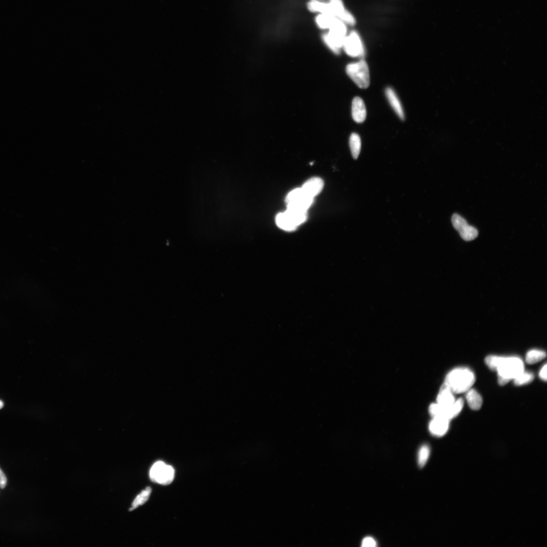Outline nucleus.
<instances>
[{
  "label": "nucleus",
  "mask_w": 547,
  "mask_h": 547,
  "mask_svg": "<svg viewBox=\"0 0 547 547\" xmlns=\"http://www.w3.org/2000/svg\"><path fill=\"white\" fill-rule=\"evenodd\" d=\"M485 362L491 370L497 372L498 382L501 386L514 380L525 371L524 363L518 357L490 355L486 358Z\"/></svg>",
  "instance_id": "obj_1"
},
{
  "label": "nucleus",
  "mask_w": 547,
  "mask_h": 547,
  "mask_svg": "<svg viewBox=\"0 0 547 547\" xmlns=\"http://www.w3.org/2000/svg\"><path fill=\"white\" fill-rule=\"evenodd\" d=\"M475 382L474 373L468 368L461 367L452 370L447 375L445 384L454 394H461L471 389Z\"/></svg>",
  "instance_id": "obj_2"
},
{
  "label": "nucleus",
  "mask_w": 547,
  "mask_h": 547,
  "mask_svg": "<svg viewBox=\"0 0 547 547\" xmlns=\"http://www.w3.org/2000/svg\"><path fill=\"white\" fill-rule=\"evenodd\" d=\"M307 211L287 208L276 217V223L280 229L286 231H294L307 220Z\"/></svg>",
  "instance_id": "obj_3"
},
{
  "label": "nucleus",
  "mask_w": 547,
  "mask_h": 547,
  "mask_svg": "<svg viewBox=\"0 0 547 547\" xmlns=\"http://www.w3.org/2000/svg\"><path fill=\"white\" fill-rule=\"evenodd\" d=\"M346 72L348 76L360 88L366 89L370 84V70L367 62L363 59L347 65Z\"/></svg>",
  "instance_id": "obj_4"
},
{
  "label": "nucleus",
  "mask_w": 547,
  "mask_h": 547,
  "mask_svg": "<svg viewBox=\"0 0 547 547\" xmlns=\"http://www.w3.org/2000/svg\"><path fill=\"white\" fill-rule=\"evenodd\" d=\"M314 200V198L306 195L301 188L291 191L287 195L285 202L287 208L307 211L313 203Z\"/></svg>",
  "instance_id": "obj_5"
},
{
  "label": "nucleus",
  "mask_w": 547,
  "mask_h": 547,
  "mask_svg": "<svg viewBox=\"0 0 547 547\" xmlns=\"http://www.w3.org/2000/svg\"><path fill=\"white\" fill-rule=\"evenodd\" d=\"M150 477L153 482L167 486L170 485L174 480V470L171 466L162 461H159L151 468Z\"/></svg>",
  "instance_id": "obj_6"
},
{
  "label": "nucleus",
  "mask_w": 547,
  "mask_h": 547,
  "mask_svg": "<svg viewBox=\"0 0 547 547\" xmlns=\"http://www.w3.org/2000/svg\"><path fill=\"white\" fill-rule=\"evenodd\" d=\"M464 406V399L459 398L456 400L452 406L448 408H443L437 403L432 404L430 406L429 412L433 417H441L451 421L461 413Z\"/></svg>",
  "instance_id": "obj_7"
},
{
  "label": "nucleus",
  "mask_w": 547,
  "mask_h": 547,
  "mask_svg": "<svg viewBox=\"0 0 547 547\" xmlns=\"http://www.w3.org/2000/svg\"><path fill=\"white\" fill-rule=\"evenodd\" d=\"M452 222L454 228L459 233L462 238L466 241H470L477 238L478 230L469 226L465 219L458 214H453Z\"/></svg>",
  "instance_id": "obj_8"
},
{
  "label": "nucleus",
  "mask_w": 547,
  "mask_h": 547,
  "mask_svg": "<svg viewBox=\"0 0 547 547\" xmlns=\"http://www.w3.org/2000/svg\"><path fill=\"white\" fill-rule=\"evenodd\" d=\"M343 47L346 53L351 57L362 56L364 50L358 34L352 32L346 36Z\"/></svg>",
  "instance_id": "obj_9"
},
{
  "label": "nucleus",
  "mask_w": 547,
  "mask_h": 547,
  "mask_svg": "<svg viewBox=\"0 0 547 547\" xmlns=\"http://www.w3.org/2000/svg\"><path fill=\"white\" fill-rule=\"evenodd\" d=\"M334 11V15L344 22L351 25L355 23L353 16L344 6L342 0H330Z\"/></svg>",
  "instance_id": "obj_10"
},
{
  "label": "nucleus",
  "mask_w": 547,
  "mask_h": 547,
  "mask_svg": "<svg viewBox=\"0 0 547 547\" xmlns=\"http://www.w3.org/2000/svg\"><path fill=\"white\" fill-rule=\"evenodd\" d=\"M429 425L431 433L436 437L444 436L450 428V420L441 417H433Z\"/></svg>",
  "instance_id": "obj_11"
},
{
  "label": "nucleus",
  "mask_w": 547,
  "mask_h": 547,
  "mask_svg": "<svg viewBox=\"0 0 547 547\" xmlns=\"http://www.w3.org/2000/svg\"><path fill=\"white\" fill-rule=\"evenodd\" d=\"M324 181L320 177H314L306 181L301 188L308 196L314 198L322 191Z\"/></svg>",
  "instance_id": "obj_12"
},
{
  "label": "nucleus",
  "mask_w": 547,
  "mask_h": 547,
  "mask_svg": "<svg viewBox=\"0 0 547 547\" xmlns=\"http://www.w3.org/2000/svg\"><path fill=\"white\" fill-rule=\"evenodd\" d=\"M367 109L362 99L355 97L352 104V115L353 120L358 123H361L366 120L367 118Z\"/></svg>",
  "instance_id": "obj_13"
},
{
  "label": "nucleus",
  "mask_w": 547,
  "mask_h": 547,
  "mask_svg": "<svg viewBox=\"0 0 547 547\" xmlns=\"http://www.w3.org/2000/svg\"><path fill=\"white\" fill-rule=\"evenodd\" d=\"M454 394L450 388L444 383L438 394L437 404L445 408L452 406L456 401Z\"/></svg>",
  "instance_id": "obj_14"
},
{
  "label": "nucleus",
  "mask_w": 547,
  "mask_h": 547,
  "mask_svg": "<svg viewBox=\"0 0 547 547\" xmlns=\"http://www.w3.org/2000/svg\"><path fill=\"white\" fill-rule=\"evenodd\" d=\"M385 92L387 98L395 113L401 120H405V115L402 104L394 90L390 87H388Z\"/></svg>",
  "instance_id": "obj_15"
},
{
  "label": "nucleus",
  "mask_w": 547,
  "mask_h": 547,
  "mask_svg": "<svg viewBox=\"0 0 547 547\" xmlns=\"http://www.w3.org/2000/svg\"><path fill=\"white\" fill-rule=\"evenodd\" d=\"M466 393V399L469 407L474 411L480 410L483 403L481 395L473 389H470Z\"/></svg>",
  "instance_id": "obj_16"
},
{
  "label": "nucleus",
  "mask_w": 547,
  "mask_h": 547,
  "mask_svg": "<svg viewBox=\"0 0 547 547\" xmlns=\"http://www.w3.org/2000/svg\"><path fill=\"white\" fill-rule=\"evenodd\" d=\"M308 8L311 12H319L321 14L334 16L333 7L330 3H325L313 1L308 4ZM336 17V16H335Z\"/></svg>",
  "instance_id": "obj_17"
},
{
  "label": "nucleus",
  "mask_w": 547,
  "mask_h": 547,
  "mask_svg": "<svg viewBox=\"0 0 547 547\" xmlns=\"http://www.w3.org/2000/svg\"><path fill=\"white\" fill-rule=\"evenodd\" d=\"M349 144L352 155L354 159H357L360 154L361 148V138L358 134L353 133L351 135Z\"/></svg>",
  "instance_id": "obj_18"
},
{
  "label": "nucleus",
  "mask_w": 547,
  "mask_h": 547,
  "mask_svg": "<svg viewBox=\"0 0 547 547\" xmlns=\"http://www.w3.org/2000/svg\"><path fill=\"white\" fill-rule=\"evenodd\" d=\"M546 357L545 352L537 349L529 351L526 355V362L530 364L537 363L543 360Z\"/></svg>",
  "instance_id": "obj_19"
},
{
  "label": "nucleus",
  "mask_w": 547,
  "mask_h": 547,
  "mask_svg": "<svg viewBox=\"0 0 547 547\" xmlns=\"http://www.w3.org/2000/svg\"><path fill=\"white\" fill-rule=\"evenodd\" d=\"M151 492L152 489L150 487L146 488L141 492L134 500L132 504V507L129 510L132 511L134 510L139 506L142 505L145 503L147 502L149 499Z\"/></svg>",
  "instance_id": "obj_20"
},
{
  "label": "nucleus",
  "mask_w": 547,
  "mask_h": 547,
  "mask_svg": "<svg viewBox=\"0 0 547 547\" xmlns=\"http://www.w3.org/2000/svg\"><path fill=\"white\" fill-rule=\"evenodd\" d=\"M337 17L328 14H321L316 18L318 25L322 28H330Z\"/></svg>",
  "instance_id": "obj_21"
},
{
  "label": "nucleus",
  "mask_w": 547,
  "mask_h": 547,
  "mask_svg": "<svg viewBox=\"0 0 547 547\" xmlns=\"http://www.w3.org/2000/svg\"><path fill=\"white\" fill-rule=\"evenodd\" d=\"M533 373L525 371L515 378L514 381L517 386H523L531 383L534 380Z\"/></svg>",
  "instance_id": "obj_22"
},
{
  "label": "nucleus",
  "mask_w": 547,
  "mask_h": 547,
  "mask_svg": "<svg viewBox=\"0 0 547 547\" xmlns=\"http://www.w3.org/2000/svg\"><path fill=\"white\" fill-rule=\"evenodd\" d=\"M430 455V449L428 446L424 445L420 449L418 455V464L422 468L427 463Z\"/></svg>",
  "instance_id": "obj_23"
},
{
  "label": "nucleus",
  "mask_w": 547,
  "mask_h": 547,
  "mask_svg": "<svg viewBox=\"0 0 547 547\" xmlns=\"http://www.w3.org/2000/svg\"><path fill=\"white\" fill-rule=\"evenodd\" d=\"M377 546V542L372 537L365 538L362 542L363 547H375Z\"/></svg>",
  "instance_id": "obj_24"
},
{
  "label": "nucleus",
  "mask_w": 547,
  "mask_h": 547,
  "mask_svg": "<svg viewBox=\"0 0 547 547\" xmlns=\"http://www.w3.org/2000/svg\"><path fill=\"white\" fill-rule=\"evenodd\" d=\"M7 478L2 470L0 469V488L4 489L7 485Z\"/></svg>",
  "instance_id": "obj_25"
},
{
  "label": "nucleus",
  "mask_w": 547,
  "mask_h": 547,
  "mask_svg": "<svg viewBox=\"0 0 547 547\" xmlns=\"http://www.w3.org/2000/svg\"><path fill=\"white\" fill-rule=\"evenodd\" d=\"M547 364H544V366L542 368L539 373L540 378L544 381H547Z\"/></svg>",
  "instance_id": "obj_26"
},
{
  "label": "nucleus",
  "mask_w": 547,
  "mask_h": 547,
  "mask_svg": "<svg viewBox=\"0 0 547 547\" xmlns=\"http://www.w3.org/2000/svg\"><path fill=\"white\" fill-rule=\"evenodd\" d=\"M4 407V404L2 401L0 400V409H1Z\"/></svg>",
  "instance_id": "obj_27"
}]
</instances>
